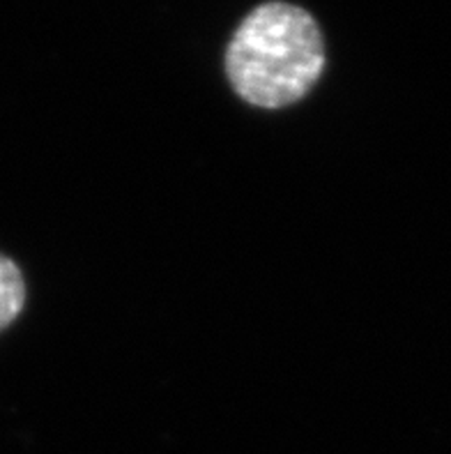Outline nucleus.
Segmentation results:
<instances>
[{"label": "nucleus", "instance_id": "1", "mask_svg": "<svg viewBox=\"0 0 451 454\" xmlns=\"http://www.w3.org/2000/svg\"><path fill=\"white\" fill-rule=\"evenodd\" d=\"M325 69L315 19L291 3H265L240 23L226 51L233 90L252 106L284 109L311 92Z\"/></svg>", "mask_w": 451, "mask_h": 454}, {"label": "nucleus", "instance_id": "2", "mask_svg": "<svg viewBox=\"0 0 451 454\" xmlns=\"http://www.w3.org/2000/svg\"><path fill=\"white\" fill-rule=\"evenodd\" d=\"M26 305V282L19 265L0 254V333L14 323Z\"/></svg>", "mask_w": 451, "mask_h": 454}]
</instances>
